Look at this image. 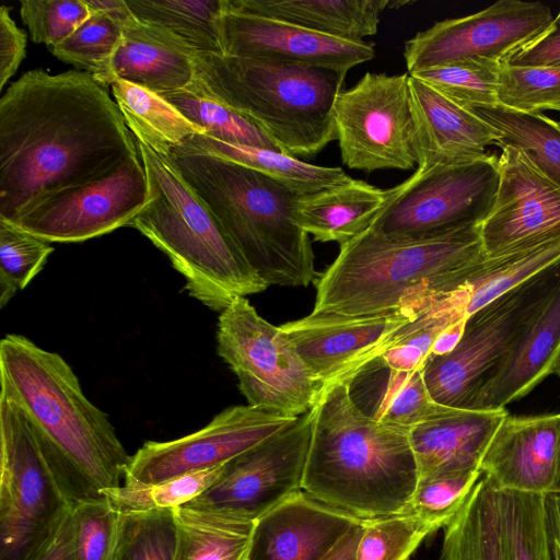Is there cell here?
I'll return each instance as SVG.
<instances>
[{
    "mask_svg": "<svg viewBox=\"0 0 560 560\" xmlns=\"http://www.w3.org/2000/svg\"><path fill=\"white\" fill-rule=\"evenodd\" d=\"M139 154L106 86L81 70H30L0 98V220Z\"/></svg>",
    "mask_w": 560,
    "mask_h": 560,
    "instance_id": "6da1fadb",
    "label": "cell"
},
{
    "mask_svg": "<svg viewBox=\"0 0 560 560\" xmlns=\"http://www.w3.org/2000/svg\"><path fill=\"white\" fill-rule=\"evenodd\" d=\"M0 383L33 424L73 506L105 500V490L121 486L131 456L62 357L24 336L5 335Z\"/></svg>",
    "mask_w": 560,
    "mask_h": 560,
    "instance_id": "7a4b0ae2",
    "label": "cell"
},
{
    "mask_svg": "<svg viewBox=\"0 0 560 560\" xmlns=\"http://www.w3.org/2000/svg\"><path fill=\"white\" fill-rule=\"evenodd\" d=\"M486 258L479 226L427 237H388L369 228L315 281L312 314L420 316L466 283Z\"/></svg>",
    "mask_w": 560,
    "mask_h": 560,
    "instance_id": "3957f363",
    "label": "cell"
},
{
    "mask_svg": "<svg viewBox=\"0 0 560 560\" xmlns=\"http://www.w3.org/2000/svg\"><path fill=\"white\" fill-rule=\"evenodd\" d=\"M409 429L366 413L350 383L328 387L315 406L302 490L363 521L406 512L419 482Z\"/></svg>",
    "mask_w": 560,
    "mask_h": 560,
    "instance_id": "277c9868",
    "label": "cell"
},
{
    "mask_svg": "<svg viewBox=\"0 0 560 560\" xmlns=\"http://www.w3.org/2000/svg\"><path fill=\"white\" fill-rule=\"evenodd\" d=\"M182 178L268 284L307 287L319 273L308 234L294 218L299 194L241 164L173 148Z\"/></svg>",
    "mask_w": 560,
    "mask_h": 560,
    "instance_id": "5b68a950",
    "label": "cell"
},
{
    "mask_svg": "<svg viewBox=\"0 0 560 560\" xmlns=\"http://www.w3.org/2000/svg\"><path fill=\"white\" fill-rule=\"evenodd\" d=\"M346 74L268 59L196 55V82L292 156H314L336 140L332 108Z\"/></svg>",
    "mask_w": 560,
    "mask_h": 560,
    "instance_id": "8992f818",
    "label": "cell"
},
{
    "mask_svg": "<svg viewBox=\"0 0 560 560\" xmlns=\"http://www.w3.org/2000/svg\"><path fill=\"white\" fill-rule=\"evenodd\" d=\"M136 141L149 199L128 226L164 253L184 277L188 294L212 311L221 313L235 298L266 290L269 285L247 264L168 155Z\"/></svg>",
    "mask_w": 560,
    "mask_h": 560,
    "instance_id": "52a82bcc",
    "label": "cell"
},
{
    "mask_svg": "<svg viewBox=\"0 0 560 560\" xmlns=\"http://www.w3.org/2000/svg\"><path fill=\"white\" fill-rule=\"evenodd\" d=\"M72 510L26 413L0 393V560H35Z\"/></svg>",
    "mask_w": 560,
    "mask_h": 560,
    "instance_id": "ba28073f",
    "label": "cell"
},
{
    "mask_svg": "<svg viewBox=\"0 0 560 560\" xmlns=\"http://www.w3.org/2000/svg\"><path fill=\"white\" fill-rule=\"evenodd\" d=\"M560 281V262L505 292L466 318L458 345L430 355L422 373L432 399L470 409L480 388L512 351Z\"/></svg>",
    "mask_w": 560,
    "mask_h": 560,
    "instance_id": "9c48e42d",
    "label": "cell"
},
{
    "mask_svg": "<svg viewBox=\"0 0 560 560\" xmlns=\"http://www.w3.org/2000/svg\"><path fill=\"white\" fill-rule=\"evenodd\" d=\"M217 351L238 380L248 405L300 417L322 397V385L280 326L262 318L245 296L220 313Z\"/></svg>",
    "mask_w": 560,
    "mask_h": 560,
    "instance_id": "30bf717a",
    "label": "cell"
},
{
    "mask_svg": "<svg viewBox=\"0 0 560 560\" xmlns=\"http://www.w3.org/2000/svg\"><path fill=\"white\" fill-rule=\"evenodd\" d=\"M499 156L418 166L374 219V231L388 237H427L479 226L495 199Z\"/></svg>",
    "mask_w": 560,
    "mask_h": 560,
    "instance_id": "8fae6325",
    "label": "cell"
},
{
    "mask_svg": "<svg viewBox=\"0 0 560 560\" xmlns=\"http://www.w3.org/2000/svg\"><path fill=\"white\" fill-rule=\"evenodd\" d=\"M408 72H366L341 91L332 115L341 161L351 170H411L420 163Z\"/></svg>",
    "mask_w": 560,
    "mask_h": 560,
    "instance_id": "7c38bea8",
    "label": "cell"
},
{
    "mask_svg": "<svg viewBox=\"0 0 560 560\" xmlns=\"http://www.w3.org/2000/svg\"><path fill=\"white\" fill-rule=\"evenodd\" d=\"M315 407L291 425L223 465L215 481L186 503L256 522L302 490Z\"/></svg>",
    "mask_w": 560,
    "mask_h": 560,
    "instance_id": "4fadbf2b",
    "label": "cell"
},
{
    "mask_svg": "<svg viewBox=\"0 0 560 560\" xmlns=\"http://www.w3.org/2000/svg\"><path fill=\"white\" fill-rule=\"evenodd\" d=\"M149 199L139 154L89 183L48 195L13 222L49 243H77L128 226Z\"/></svg>",
    "mask_w": 560,
    "mask_h": 560,
    "instance_id": "5bb4252c",
    "label": "cell"
},
{
    "mask_svg": "<svg viewBox=\"0 0 560 560\" xmlns=\"http://www.w3.org/2000/svg\"><path fill=\"white\" fill-rule=\"evenodd\" d=\"M553 19L541 1L499 0L477 13L436 22L406 42L408 73L464 59L505 62Z\"/></svg>",
    "mask_w": 560,
    "mask_h": 560,
    "instance_id": "9a60e30c",
    "label": "cell"
},
{
    "mask_svg": "<svg viewBox=\"0 0 560 560\" xmlns=\"http://www.w3.org/2000/svg\"><path fill=\"white\" fill-rule=\"evenodd\" d=\"M298 418L269 413L250 405L225 408L194 433L166 442H145L131 456L124 485L150 486L223 466Z\"/></svg>",
    "mask_w": 560,
    "mask_h": 560,
    "instance_id": "2e32d148",
    "label": "cell"
},
{
    "mask_svg": "<svg viewBox=\"0 0 560 560\" xmlns=\"http://www.w3.org/2000/svg\"><path fill=\"white\" fill-rule=\"evenodd\" d=\"M420 316L311 313L280 327L290 336L324 392L335 384H352L388 349L416 331Z\"/></svg>",
    "mask_w": 560,
    "mask_h": 560,
    "instance_id": "e0dca14e",
    "label": "cell"
},
{
    "mask_svg": "<svg viewBox=\"0 0 560 560\" xmlns=\"http://www.w3.org/2000/svg\"><path fill=\"white\" fill-rule=\"evenodd\" d=\"M501 149L495 199L479 225L487 258L560 236V189L524 151L511 145Z\"/></svg>",
    "mask_w": 560,
    "mask_h": 560,
    "instance_id": "ac0fdd59",
    "label": "cell"
},
{
    "mask_svg": "<svg viewBox=\"0 0 560 560\" xmlns=\"http://www.w3.org/2000/svg\"><path fill=\"white\" fill-rule=\"evenodd\" d=\"M225 55L348 72L375 56L374 44L334 38L283 21L228 7L221 19Z\"/></svg>",
    "mask_w": 560,
    "mask_h": 560,
    "instance_id": "d6986e66",
    "label": "cell"
},
{
    "mask_svg": "<svg viewBox=\"0 0 560 560\" xmlns=\"http://www.w3.org/2000/svg\"><path fill=\"white\" fill-rule=\"evenodd\" d=\"M560 452V412L506 416L482 457L480 470L498 490L552 492Z\"/></svg>",
    "mask_w": 560,
    "mask_h": 560,
    "instance_id": "ffe728a7",
    "label": "cell"
},
{
    "mask_svg": "<svg viewBox=\"0 0 560 560\" xmlns=\"http://www.w3.org/2000/svg\"><path fill=\"white\" fill-rule=\"evenodd\" d=\"M361 522L301 490L255 522L247 560H326Z\"/></svg>",
    "mask_w": 560,
    "mask_h": 560,
    "instance_id": "44dd1931",
    "label": "cell"
},
{
    "mask_svg": "<svg viewBox=\"0 0 560 560\" xmlns=\"http://www.w3.org/2000/svg\"><path fill=\"white\" fill-rule=\"evenodd\" d=\"M505 409H462L413 425L409 439L419 481L438 476L480 470L482 457L506 418Z\"/></svg>",
    "mask_w": 560,
    "mask_h": 560,
    "instance_id": "7402d4cb",
    "label": "cell"
},
{
    "mask_svg": "<svg viewBox=\"0 0 560 560\" xmlns=\"http://www.w3.org/2000/svg\"><path fill=\"white\" fill-rule=\"evenodd\" d=\"M560 359V281L512 351L476 395L470 409H504L555 372Z\"/></svg>",
    "mask_w": 560,
    "mask_h": 560,
    "instance_id": "603a6c76",
    "label": "cell"
},
{
    "mask_svg": "<svg viewBox=\"0 0 560 560\" xmlns=\"http://www.w3.org/2000/svg\"><path fill=\"white\" fill-rule=\"evenodd\" d=\"M196 55L168 31L133 18L122 26L109 86L124 80L159 94L185 89L196 80Z\"/></svg>",
    "mask_w": 560,
    "mask_h": 560,
    "instance_id": "cb8c5ba5",
    "label": "cell"
},
{
    "mask_svg": "<svg viewBox=\"0 0 560 560\" xmlns=\"http://www.w3.org/2000/svg\"><path fill=\"white\" fill-rule=\"evenodd\" d=\"M409 82L420 147L418 166L477 159L487 147L499 144L500 135L476 114L412 75Z\"/></svg>",
    "mask_w": 560,
    "mask_h": 560,
    "instance_id": "d4e9b609",
    "label": "cell"
},
{
    "mask_svg": "<svg viewBox=\"0 0 560 560\" xmlns=\"http://www.w3.org/2000/svg\"><path fill=\"white\" fill-rule=\"evenodd\" d=\"M390 0H226L230 9L283 21L334 38L362 42L375 35Z\"/></svg>",
    "mask_w": 560,
    "mask_h": 560,
    "instance_id": "484cf974",
    "label": "cell"
},
{
    "mask_svg": "<svg viewBox=\"0 0 560 560\" xmlns=\"http://www.w3.org/2000/svg\"><path fill=\"white\" fill-rule=\"evenodd\" d=\"M390 189L353 179L299 195L294 205L298 225L317 242L342 245L368 230L387 203Z\"/></svg>",
    "mask_w": 560,
    "mask_h": 560,
    "instance_id": "4316f807",
    "label": "cell"
},
{
    "mask_svg": "<svg viewBox=\"0 0 560 560\" xmlns=\"http://www.w3.org/2000/svg\"><path fill=\"white\" fill-rule=\"evenodd\" d=\"M177 148L241 164L288 186L299 195L312 194L351 179L340 167L313 165L281 151L224 142L202 133L189 137Z\"/></svg>",
    "mask_w": 560,
    "mask_h": 560,
    "instance_id": "83f0119b",
    "label": "cell"
},
{
    "mask_svg": "<svg viewBox=\"0 0 560 560\" xmlns=\"http://www.w3.org/2000/svg\"><path fill=\"white\" fill-rule=\"evenodd\" d=\"M174 511L178 529L174 560H247L254 522L189 504Z\"/></svg>",
    "mask_w": 560,
    "mask_h": 560,
    "instance_id": "f1b7e54d",
    "label": "cell"
},
{
    "mask_svg": "<svg viewBox=\"0 0 560 560\" xmlns=\"http://www.w3.org/2000/svg\"><path fill=\"white\" fill-rule=\"evenodd\" d=\"M110 88L135 139L158 153L168 155L189 137L206 133L159 93L124 80L114 81Z\"/></svg>",
    "mask_w": 560,
    "mask_h": 560,
    "instance_id": "f546056e",
    "label": "cell"
},
{
    "mask_svg": "<svg viewBox=\"0 0 560 560\" xmlns=\"http://www.w3.org/2000/svg\"><path fill=\"white\" fill-rule=\"evenodd\" d=\"M440 560H503L498 490L481 476L466 503L444 527Z\"/></svg>",
    "mask_w": 560,
    "mask_h": 560,
    "instance_id": "4dcf8cb0",
    "label": "cell"
},
{
    "mask_svg": "<svg viewBox=\"0 0 560 560\" xmlns=\"http://www.w3.org/2000/svg\"><path fill=\"white\" fill-rule=\"evenodd\" d=\"M139 21L158 25L197 54L223 55L221 19L225 0H126Z\"/></svg>",
    "mask_w": 560,
    "mask_h": 560,
    "instance_id": "1f68e13d",
    "label": "cell"
},
{
    "mask_svg": "<svg viewBox=\"0 0 560 560\" xmlns=\"http://www.w3.org/2000/svg\"><path fill=\"white\" fill-rule=\"evenodd\" d=\"M560 262V236L476 264L464 284L467 317L505 292Z\"/></svg>",
    "mask_w": 560,
    "mask_h": 560,
    "instance_id": "d6a6232c",
    "label": "cell"
},
{
    "mask_svg": "<svg viewBox=\"0 0 560 560\" xmlns=\"http://www.w3.org/2000/svg\"><path fill=\"white\" fill-rule=\"evenodd\" d=\"M468 110L497 130L500 148L511 145L524 151L560 189V122L540 113H525L502 105Z\"/></svg>",
    "mask_w": 560,
    "mask_h": 560,
    "instance_id": "836d02e7",
    "label": "cell"
},
{
    "mask_svg": "<svg viewBox=\"0 0 560 560\" xmlns=\"http://www.w3.org/2000/svg\"><path fill=\"white\" fill-rule=\"evenodd\" d=\"M498 524L503 560H552L545 494L498 490Z\"/></svg>",
    "mask_w": 560,
    "mask_h": 560,
    "instance_id": "e575fe53",
    "label": "cell"
},
{
    "mask_svg": "<svg viewBox=\"0 0 560 560\" xmlns=\"http://www.w3.org/2000/svg\"><path fill=\"white\" fill-rule=\"evenodd\" d=\"M160 95L189 121L202 128L206 136L224 142L281 151L259 127L208 94L196 80L185 89Z\"/></svg>",
    "mask_w": 560,
    "mask_h": 560,
    "instance_id": "d590c367",
    "label": "cell"
},
{
    "mask_svg": "<svg viewBox=\"0 0 560 560\" xmlns=\"http://www.w3.org/2000/svg\"><path fill=\"white\" fill-rule=\"evenodd\" d=\"M177 535L174 510L118 512L107 560H174Z\"/></svg>",
    "mask_w": 560,
    "mask_h": 560,
    "instance_id": "8d00e7d4",
    "label": "cell"
},
{
    "mask_svg": "<svg viewBox=\"0 0 560 560\" xmlns=\"http://www.w3.org/2000/svg\"><path fill=\"white\" fill-rule=\"evenodd\" d=\"M501 62L488 59H464L409 73L457 105L471 109L499 104V69Z\"/></svg>",
    "mask_w": 560,
    "mask_h": 560,
    "instance_id": "74e56055",
    "label": "cell"
},
{
    "mask_svg": "<svg viewBox=\"0 0 560 560\" xmlns=\"http://www.w3.org/2000/svg\"><path fill=\"white\" fill-rule=\"evenodd\" d=\"M121 37L120 24L103 12L91 10V15L68 38L48 49L59 60L92 74L107 88L112 60Z\"/></svg>",
    "mask_w": 560,
    "mask_h": 560,
    "instance_id": "f35d334b",
    "label": "cell"
},
{
    "mask_svg": "<svg viewBox=\"0 0 560 560\" xmlns=\"http://www.w3.org/2000/svg\"><path fill=\"white\" fill-rule=\"evenodd\" d=\"M442 527L413 511L366 521L355 560H409L419 545Z\"/></svg>",
    "mask_w": 560,
    "mask_h": 560,
    "instance_id": "ab89813d",
    "label": "cell"
},
{
    "mask_svg": "<svg viewBox=\"0 0 560 560\" xmlns=\"http://www.w3.org/2000/svg\"><path fill=\"white\" fill-rule=\"evenodd\" d=\"M467 303L468 290L463 287L428 310L420 316L417 330L380 358L381 365L401 372L423 369L438 336L453 323L467 317Z\"/></svg>",
    "mask_w": 560,
    "mask_h": 560,
    "instance_id": "60d3db41",
    "label": "cell"
},
{
    "mask_svg": "<svg viewBox=\"0 0 560 560\" xmlns=\"http://www.w3.org/2000/svg\"><path fill=\"white\" fill-rule=\"evenodd\" d=\"M422 370H388L384 390L370 416L384 423L411 428L450 412L452 407L440 405L430 396Z\"/></svg>",
    "mask_w": 560,
    "mask_h": 560,
    "instance_id": "b9f144b4",
    "label": "cell"
},
{
    "mask_svg": "<svg viewBox=\"0 0 560 560\" xmlns=\"http://www.w3.org/2000/svg\"><path fill=\"white\" fill-rule=\"evenodd\" d=\"M52 252L49 242L0 220V307L39 273Z\"/></svg>",
    "mask_w": 560,
    "mask_h": 560,
    "instance_id": "7bdbcfd3",
    "label": "cell"
},
{
    "mask_svg": "<svg viewBox=\"0 0 560 560\" xmlns=\"http://www.w3.org/2000/svg\"><path fill=\"white\" fill-rule=\"evenodd\" d=\"M222 467L179 476L159 483L105 490L103 497L117 512L174 510L203 493L219 477Z\"/></svg>",
    "mask_w": 560,
    "mask_h": 560,
    "instance_id": "ee69618b",
    "label": "cell"
},
{
    "mask_svg": "<svg viewBox=\"0 0 560 560\" xmlns=\"http://www.w3.org/2000/svg\"><path fill=\"white\" fill-rule=\"evenodd\" d=\"M499 104L520 112H560V67H513L499 69Z\"/></svg>",
    "mask_w": 560,
    "mask_h": 560,
    "instance_id": "f6af8a7d",
    "label": "cell"
},
{
    "mask_svg": "<svg viewBox=\"0 0 560 560\" xmlns=\"http://www.w3.org/2000/svg\"><path fill=\"white\" fill-rule=\"evenodd\" d=\"M481 476V470L476 469L420 480L407 511L428 516L444 528L466 503Z\"/></svg>",
    "mask_w": 560,
    "mask_h": 560,
    "instance_id": "bcb514c9",
    "label": "cell"
},
{
    "mask_svg": "<svg viewBox=\"0 0 560 560\" xmlns=\"http://www.w3.org/2000/svg\"><path fill=\"white\" fill-rule=\"evenodd\" d=\"M20 13L32 40L50 48L68 38L91 10L84 0H24Z\"/></svg>",
    "mask_w": 560,
    "mask_h": 560,
    "instance_id": "7dc6e473",
    "label": "cell"
},
{
    "mask_svg": "<svg viewBox=\"0 0 560 560\" xmlns=\"http://www.w3.org/2000/svg\"><path fill=\"white\" fill-rule=\"evenodd\" d=\"M77 560H107L118 512L105 499L73 506Z\"/></svg>",
    "mask_w": 560,
    "mask_h": 560,
    "instance_id": "c3c4849f",
    "label": "cell"
},
{
    "mask_svg": "<svg viewBox=\"0 0 560 560\" xmlns=\"http://www.w3.org/2000/svg\"><path fill=\"white\" fill-rule=\"evenodd\" d=\"M505 63L513 67H560V16L536 39L513 52Z\"/></svg>",
    "mask_w": 560,
    "mask_h": 560,
    "instance_id": "681fc988",
    "label": "cell"
},
{
    "mask_svg": "<svg viewBox=\"0 0 560 560\" xmlns=\"http://www.w3.org/2000/svg\"><path fill=\"white\" fill-rule=\"evenodd\" d=\"M26 54V34L16 26L5 5L0 8V90L20 67Z\"/></svg>",
    "mask_w": 560,
    "mask_h": 560,
    "instance_id": "f907efd6",
    "label": "cell"
},
{
    "mask_svg": "<svg viewBox=\"0 0 560 560\" xmlns=\"http://www.w3.org/2000/svg\"><path fill=\"white\" fill-rule=\"evenodd\" d=\"M35 560H77L75 523L72 511Z\"/></svg>",
    "mask_w": 560,
    "mask_h": 560,
    "instance_id": "816d5d0a",
    "label": "cell"
},
{
    "mask_svg": "<svg viewBox=\"0 0 560 560\" xmlns=\"http://www.w3.org/2000/svg\"><path fill=\"white\" fill-rule=\"evenodd\" d=\"M91 10L105 13L115 22L124 26L135 18L126 0H84Z\"/></svg>",
    "mask_w": 560,
    "mask_h": 560,
    "instance_id": "f5cc1de1",
    "label": "cell"
},
{
    "mask_svg": "<svg viewBox=\"0 0 560 560\" xmlns=\"http://www.w3.org/2000/svg\"><path fill=\"white\" fill-rule=\"evenodd\" d=\"M466 318L453 323L438 336L430 355H443L454 350L464 334Z\"/></svg>",
    "mask_w": 560,
    "mask_h": 560,
    "instance_id": "db71d44e",
    "label": "cell"
},
{
    "mask_svg": "<svg viewBox=\"0 0 560 560\" xmlns=\"http://www.w3.org/2000/svg\"><path fill=\"white\" fill-rule=\"evenodd\" d=\"M366 521L354 525L338 542L326 560H355L358 542Z\"/></svg>",
    "mask_w": 560,
    "mask_h": 560,
    "instance_id": "11a10c76",
    "label": "cell"
},
{
    "mask_svg": "<svg viewBox=\"0 0 560 560\" xmlns=\"http://www.w3.org/2000/svg\"><path fill=\"white\" fill-rule=\"evenodd\" d=\"M552 492L560 493V452H559L558 472H557V478H556V482H555Z\"/></svg>",
    "mask_w": 560,
    "mask_h": 560,
    "instance_id": "9f6ffc18",
    "label": "cell"
},
{
    "mask_svg": "<svg viewBox=\"0 0 560 560\" xmlns=\"http://www.w3.org/2000/svg\"><path fill=\"white\" fill-rule=\"evenodd\" d=\"M553 373H556L559 376V378H560V359H559V361H558V363L556 365V369H555Z\"/></svg>",
    "mask_w": 560,
    "mask_h": 560,
    "instance_id": "6f0895ef",
    "label": "cell"
},
{
    "mask_svg": "<svg viewBox=\"0 0 560 560\" xmlns=\"http://www.w3.org/2000/svg\"><path fill=\"white\" fill-rule=\"evenodd\" d=\"M557 16H560V11H559V13H558V15H557Z\"/></svg>",
    "mask_w": 560,
    "mask_h": 560,
    "instance_id": "680465c9",
    "label": "cell"
}]
</instances>
